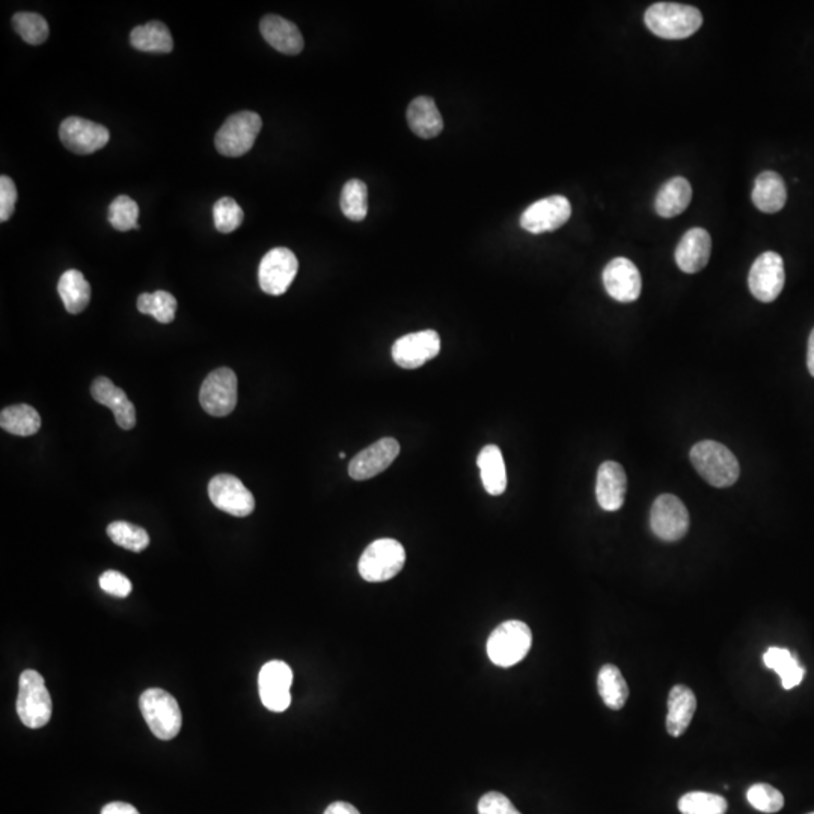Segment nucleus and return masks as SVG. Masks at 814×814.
Segmentation results:
<instances>
[{
  "mask_svg": "<svg viewBox=\"0 0 814 814\" xmlns=\"http://www.w3.org/2000/svg\"><path fill=\"white\" fill-rule=\"evenodd\" d=\"M692 465L695 471L710 484V486L724 489L733 486L741 475V466L735 454L715 441H701L692 447Z\"/></svg>",
  "mask_w": 814,
  "mask_h": 814,
  "instance_id": "nucleus-1",
  "label": "nucleus"
},
{
  "mask_svg": "<svg viewBox=\"0 0 814 814\" xmlns=\"http://www.w3.org/2000/svg\"><path fill=\"white\" fill-rule=\"evenodd\" d=\"M644 22L650 32L664 40H685L701 28L703 16L691 5L659 2L646 11Z\"/></svg>",
  "mask_w": 814,
  "mask_h": 814,
  "instance_id": "nucleus-2",
  "label": "nucleus"
},
{
  "mask_svg": "<svg viewBox=\"0 0 814 814\" xmlns=\"http://www.w3.org/2000/svg\"><path fill=\"white\" fill-rule=\"evenodd\" d=\"M142 717L156 738L171 741L177 738L183 724L178 701L165 689H147L139 698Z\"/></svg>",
  "mask_w": 814,
  "mask_h": 814,
  "instance_id": "nucleus-3",
  "label": "nucleus"
},
{
  "mask_svg": "<svg viewBox=\"0 0 814 814\" xmlns=\"http://www.w3.org/2000/svg\"><path fill=\"white\" fill-rule=\"evenodd\" d=\"M53 703L44 677L38 671L26 670L20 676L17 714L29 729H41L52 718Z\"/></svg>",
  "mask_w": 814,
  "mask_h": 814,
  "instance_id": "nucleus-4",
  "label": "nucleus"
},
{
  "mask_svg": "<svg viewBox=\"0 0 814 814\" xmlns=\"http://www.w3.org/2000/svg\"><path fill=\"white\" fill-rule=\"evenodd\" d=\"M533 634L530 626L519 620L502 623L487 640V655L498 667L519 664L530 652Z\"/></svg>",
  "mask_w": 814,
  "mask_h": 814,
  "instance_id": "nucleus-5",
  "label": "nucleus"
},
{
  "mask_svg": "<svg viewBox=\"0 0 814 814\" xmlns=\"http://www.w3.org/2000/svg\"><path fill=\"white\" fill-rule=\"evenodd\" d=\"M406 563L403 545L394 539H379L371 543L361 560L358 569L368 582H385L397 576Z\"/></svg>",
  "mask_w": 814,
  "mask_h": 814,
  "instance_id": "nucleus-6",
  "label": "nucleus"
},
{
  "mask_svg": "<svg viewBox=\"0 0 814 814\" xmlns=\"http://www.w3.org/2000/svg\"><path fill=\"white\" fill-rule=\"evenodd\" d=\"M263 121L260 115L251 111L231 115L224 126L216 133L215 145L219 154L227 157H240L254 147L260 135Z\"/></svg>",
  "mask_w": 814,
  "mask_h": 814,
  "instance_id": "nucleus-7",
  "label": "nucleus"
},
{
  "mask_svg": "<svg viewBox=\"0 0 814 814\" xmlns=\"http://www.w3.org/2000/svg\"><path fill=\"white\" fill-rule=\"evenodd\" d=\"M202 409L212 417H227L237 404V376L230 368L212 371L199 391Z\"/></svg>",
  "mask_w": 814,
  "mask_h": 814,
  "instance_id": "nucleus-8",
  "label": "nucleus"
},
{
  "mask_svg": "<svg viewBox=\"0 0 814 814\" xmlns=\"http://www.w3.org/2000/svg\"><path fill=\"white\" fill-rule=\"evenodd\" d=\"M650 528L664 542L683 539L689 530V513L685 504L671 493L658 496L650 512Z\"/></svg>",
  "mask_w": 814,
  "mask_h": 814,
  "instance_id": "nucleus-9",
  "label": "nucleus"
},
{
  "mask_svg": "<svg viewBox=\"0 0 814 814\" xmlns=\"http://www.w3.org/2000/svg\"><path fill=\"white\" fill-rule=\"evenodd\" d=\"M299 270L296 255L287 248H275L267 252L258 267L261 290L270 296H281L293 284Z\"/></svg>",
  "mask_w": 814,
  "mask_h": 814,
  "instance_id": "nucleus-10",
  "label": "nucleus"
},
{
  "mask_svg": "<svg viewBox=\"0 0 814 814\" xmlns=\"http://www.w3.org/2000/svg\"><path fill=\"white\" fill-rule=\"evenodd\" d=\"M209 498L222 512L246 518L255 510V498L240 478L230 474L216 475L209 483Z\"/></svg>",
  "mask_w": 814,
  "mask_h": 814,
  "instance_id": "nucleus-11",
  "label": "nucleus"
},
{
  "mask_svg": "<svg viewBox=\"0 0 814 814\" xmlns=\"http://www.w3.org/2000/svg\"><path fill=\"white\" fill-rule=\"evenodd\" d=\"M786 282L784 261L777 252H763L751 266L748 287L751 294L763 303H771L780 296Z\"/></svg>",
  "mask_w": 814,
  "mask_h": 814,
  "instance_id": "nucleus-12",
  "label": "nucleus"
},
{
  "mask_svg": "<svg viewBox=\"0 0 814 814\" xmlns=\"http://www.w3.org/2000/svg\"><path fill=\"white\" fill-rule=\"evenodd\" d=\"M59 138L68 151L79 154V156H86V154H92L105 148L111 139V133L105 126L94 123V121L70 117L62 121L61 127H59Z\"/></svg>",
  "mask_w": 814,
  "mask_h": 814,
  "instance_id": "nucleus-13",
  "label": "nucleus"
},
{
  "mask_svg": "<svg viewBox=\"0 0 814 814\" xmlns=\"http://www.w3.org/2000/svg\"><path fill=\"white\" fill-rule=\"evenodd\" d=\"M293 683V670L282 661H270L263 665L258 674V691L264 707L272 712H284L290 707V688Z\"/></svg>",
  "mask_w": 814,
  "mask_h": 814,
  "instance_id": "nucleus-14",
  "label": "nucleus"
},
{
  "mask_svg": "<svg viewBox=\"0 0 814 814\" xmlns=\"http://www.w3.org/2000/svg\"><path fill=\"white\" fill-rule=\"evenodd\" d=\"M572 216L569 199L561 195L549 196L534 202L522 213L521 227L531 234L549 233L563 227Z\"/></svg>",
  "mask_w": 814,
  "mask_h": 814,
  "instance_id": "nucleus-15",
  "label": "nucleus"
},
{
  "mask_svg": "<svg viewBox=\"0 0 814 814\" xmlns=\"http://www.w3.org/2000/svg\"><path fill=\"white\" fill-rule=\"evenodd\" d=\"M441 352L438 332L421 331L398 338L392 346V358L398 367L406 370L423 367Z\"/></svg>",
  "mask_w": 814,
  "mask_h": 814,
  "instance_id": "nucleus-16",
  "label": "nucleus"
},
{
  "mask_svg": "<svg viewBox=\"0 0 814 814\" xmlns=\"http://www.w3.org/2000/svg\"><path fill=\"white\" fill-rule=\"evenodd\" d=\"M400 454V444L394 438H383L374 442L353 457L349 465V475L356 481L370 480L389 468Z\"/></svg>",
  "mask_w": 814,
  "mask_h": 814,
  "instance_id": "nucleus-17",
  "label": "nucleus"
},
{
  "mask_svg": "<svg viewBox=\"0 0 814 814\" xmlns=\"http://www.w3.org/2000/svg\"><path fill=\"white\" fill-rule=\"evenodd\" d=\"M606 293L619 302H635L641 294V275L638 267L628 258H614L603 270Z\"/></svg>",
  "mask_w": 814,
  "mask_h": 814,
  "instance_id": "nucleus-18",
  "label": "nucleus"
},
{
  "mask_svg": "<svg viewBox=\"0 0 814 814\" xmlns=\"http://www.w3.org/2000/svg\"><path fill=\"white\" fill-rule=\"evenodd\" d=\"M628 478L620 463L605 462L597 471L596 498L605 512H617L623 507Z\"/></svg>",
  "mask_w": 814,
  "mask_h": 814,
  "instance_id": "nucleus-19",
  "label": "nucleus"
},
{
  "mask_svg": "<svg viewBox=\"0 0 814 814\" xmlns=\"http://www.w3.org/2000/svg\"><path fill=\"white\" fill-rule=\"evenodd\" d=\"M91 395L97 403L114 412L115 421L123 430L136 426V409L123 389L115 386L108 377H97L91 385Z\"/></svg>",
  "mask_w": 814,
  "mask_h": 814,
  "instance_id": "nucleus-20",
  "label": "nucleus"
},
{
  "mask_svg": "<svg viewBox=\"0 0 814 814\" xmlns=\"http://www.w3.org/2000/svg\"><path fill=\"white\" fill-rule=\"evenodd\" d=\"M712 252V240L703 228L686 231L676 249V263L685 273H698L707 266Z\"/></svg>",
  "mask_w": 814,
  "mask_h": 814,
  "instance_id": "nucleus-21",
  "label": "nucleus"
},
{
  "mask_svg": "<svg viewBox=\"0 0 814 814\" xmlns=\"http://www.w3.org/2000/svg\"><path fill=\"white\" fill-rule=\"evenodd\" d=\"M261 35L264 40L284 55H299L303 50V37L299 28L290 20L279 16H266L260 23Z\"/></svg>",
  "mask_w": 814,
  "mask_h": 814,
  "instance_id": "nucleus-22",
  "label": "nucleus"
},
{
  "mask_svg": "<svg viewBox=\"0 0 814 814\" xmlns=\"http://www.w3.org/2000/svg\"><path fill=\"white\" fill-rule=\"evenodd\" d=\"M697 710V698L694 691L685 685H676L668 695L667 732L673 738H679L691 726Z\"/></svg>",
  "mask_w": 814,
  "mask_h": 814,
  "instance_id": "nucleus-23",
  "label": "nucleus"
},
{
  "mask_svg": "<svg viewBox=\"0 0 814 814\" xmlns=\"http://www.w3.org/2000/svg\"><path fill=\"white\" fill-rule=\"evenodd\" d=\"M407 123L412 132L423 139L436 138L444 130L441 112L430 97H418L412 101L407 109Z\"/></svg>",
  "mask_w": 814,
  "mask_h": 814,
  "instance_id": "nucleus-24",
  "label": "nucleus"
},
{
  "mask_svg": "<svg viewBox=\"0 0 814 814\" xmlns=\"http://www.w3.org/2000/svg\"><path fill=\"white\" fill-rule=\"evenodd\" d=\"M751 198L760 212L774 215L783 210L786 206L787 190L781 175L772 171L762 172L754 181Z\"/></svg>",
  "mask_w": 814,
  "mask_h": 814,
  "instance_id": "nucleus-25",
  "label": "nucleus"
},
{
  "mask_svg": "<svg viewBox=\"0 0 814 814\" xmlns=\"http://www.w3.org/2000/svg\"><path fill=\"white\" fill-rule=\"evenodd\" d=\"M691 199V183L683 177L671 178L659 189L658 195H656V213L667 219L682 215L691 204Z\"/></svg>",
  "mask_w": 814,
  "mask_h": 814,
  "instance_id": "nucleus-26",
  "label": "nucleus"
},
{
  "mask_svg": "<svg viewBox=\"0 0 814 814\" xmlns=\"http://www.w3.org/2000/svg\"><path fill=\"white\" fill-rule=\"evenodd\" d=\"M477 465L486 492L493 496L502 495L507 489V472L499 447L496 445L484 447L478 454Z\"/></svg>",
  "mask_w": 814,
  "mask_h": 814,
  "instance_id": "nucleus-27",
  "label": "nucleus"
},
{
  "mask_svg": "<svg viewBox=\"0 0 814 814\" xmlns=\"http://www.w3.org/2000/svg\"><path fill=\"white\" fill-rule=\"evenodd\" d=\"M58 293L70 314H80L91 302V285L79 270H67L58 282Z\"/></svg>",
  "mask_w": 814,
  "mask_h": 814,
  "instance_id": "nucleus-28",
  "label": "nucleus"
},
{
  "mask_svg": "<svg viewBox=\"0 0 814 814\" xmlns=\"http://www.w3.org/2000/svg\"><path fill=\"white\" fill-rule=\"evenodd\" d=\"M130 44L136 50L147 53H169L174 49V40L168 26L157 20L136 26L130 34Z\"/></svg>",
  "mask_w": 814,
  "mask_h": 814,
  "instance_id": "nucleus-29",
  "label": "nucleus"
},
{
  "mask_svg": "<svg viewBox=\"0 0 814 814\" xmlns=\"http://www.w3.org/2000/svg\"><path fill=\"white\" fill-rule=\"evenodd\" d=\"M597 689L603 703L609 709L620 710L625 707L629 698V686L623 677L622 671L613 664H606L600 668L597 676Z\"/></svg>",
  "mask_w": 814,
  "mask_h": 814,
  "instance_id": "nucleus-30",
  "label": "nucleus"
},
{
  "mask_svg": "<svg viewBox=\"0 0 814 814\" xmlns=\"http://www.w3.org/2000/svg\"><path fill=\"white\" fill-rule=\"evenodd\" d=\"M0 427L16 436L37 435L41 429V417L29 404L5 407L0 414Z\"/></svg>",
  "mask_w": 814,
  "mask_h": 814,
  "instance_id": "nucleus-31",
  "label": "nucleus"
},
{
  "mask_svg": "<svg viewBox=\"0 0 814 814\" xmlns=\"http://www.w3.org/2000/svg\"><path fill=\"white\" fill-rule=\"evenodd\" d=\"M340 206L341 212L350 221H364L368 213L367 184L358 178L347 181L341 192Z\"/></svg>",
  "mask_w": 814,
  "mask_h": 814,
  "instance_id": "nucleus-32",
  "label": "nucleus"
},
{
  "mask_svg": "<svg viewBox=\"0 0 814 814\" xmlns=\"http://www.w3.org/2000/svg\"><path fill=\"white\" fill-rule=\"evenodd\" d=\"M139 313L153 316L154 319L163 325H168L175 319L177 313V299L168 291H154V293H142L138 297Z\"/></svg>",
  "mask_w": 814,
  "mask_h": 814,
  "instance_id": "nucleus-33",
  "label": "nucleus"
},
{
  "mask_svg": "<svg viewBox=\"0 0 814 814\" xmlns=\"http://www.w3.org/2000/svg\"><path fill=\"white\" fill-rule=\"evenodd\" d=\"M727 808L726 798L715 793L689 792L679 799L682 814H726Z\"/></svg>",
  "mask_w": 814,
  "mask_h": 814,
  "instance_id": "nucleus-34",
  "label": "nucleus"
},
{
  "mask_svg": "<svg viewBox=\"0 0 814 814\" xmlns=\"http://www.w3.org/2000/svg\"><path fill=\"white\" fill-rule=\"evenodd\" d=\"M108 536L115 545L132 552H142L150 545V536L144 528L136 527L129 522H112L108 527Z\"/></svg>",
  "mask_w": 814,
  "mask_h": 814,
  "instance_id": "nucleus-35",
  "label": "nucleus"
},
{
  "mask_svg": "<svg viewBox=\"0 0 814 814\" xmlns=\"http://www.w3.org/2000/svg\"><path fill=\"white\" fill-rule=\"evenodd\" d=\"M14 29L31 46H40L49 38V25L40 14L17 13L13 17Z\"/></svg>",
  "mask_w": 814,
  "mask_h": 814,
  "instance_id": "nucleus-36",
  "label": "nucleus"
},
{
  "mask_svg": "<svg viewBox=\"0 0 814 814\" xmlns=\"http://www.w3.org/2000/svg\"><path fill=\"white\" fill-rule=\"evenodd\" d=\"M139 207L130 196L121 195L109 206L108 219L117 231L138 230Z\"/></svg>",
  "mask_w": 814,
  "mask_h": 814,
  "instance_id": "nucleus-37",
  "label": "nucleus"
},
{
  "mask_svg": "<svg viewBox=\"0 0 814 814\" xmlns=\"http://www.w3.org/2000/svg\"><path fill=\"white\" fill-rule=\"evenodd\" d=\"M213 219H215V227L219 233L230 234L242 225L245 213L237 204L236 199L224 196V198L218 199L213 206Z\"/></svg>",
  "mask_w": 814,
  "mask_h": 814,
  "instance_id": "nucleus-38",
  "label": "nucleus"
},
{
  "mask_svg": "<svg viewBox=\"0 0 814 814\" xmlns=\"http://www.w3.org/2000/svg\"><path fill=\"white\" fill-rule=\"evenodd\" d=\"M747 799L757 811H762V813H778L784 807L783 793L765 783L753 784L748 789Z\"/></svg>",
  "mask_w": 814,
  "mask_h": 814,
  "instance_id": "nucleus-39",
  "label": "nucleus"
},
{
  "mask_svg": "<svg viewBox=\"0 0 814 814\" xmlns=\"http://www.w3.org/2000/svg\"><path fill=\"white\" fill-rule=\"evenodd\" d=\"M765 665L771 670L777 671L778 676H786L790 671L799 667L798 659L793 656L787 649H780V647H771L768 652L763 655Z\"/></svg>",
  "mask_w": 814,
  "mask_h": 814,
  "instance_id": "nucleus-40",
  "label": "nucleus"
},
{
  "mask_svg": "<svg viewBox=\"0 0 814 814\" xmlns=\"http://www.w3.org/2000/svg\"><path fill=\"white\" fill-rule=\"evenodd\" d=\"M478 814H522L513 802L498 792H489L478 802Z\"/></svg>",
  "mask_w": 814,
  "mask_h": 814,
  "instance_id": "nucleus-41",
  "label": "nucleus"
},
{
  "mask_svg": "<svg viewBox=\"0 0 814 814\" xmlns=\"http://www.w3.org/2000/svg\"><path fill=\"white\" fill-rule=\"evenodd\" d=\"M98 582H100L101 590L111 594V596L120 597V599L130 596V593H132V582L117 570H108V572L103 573Z\"/></svg>",
  "mask_w": 814,
  "mask_h": 814,
  "instance_id": "nucleus-42",
  "label": "nucleus"
},
{
  "mask_svg": "<svg viewBox=\"0 0 814 814\" xmlns=\"http://www.w3.org/2000/svg\"><path fill=\"white\" fill-rule=\"evenodd\" d=\"M16 202V183L7 175H2L0 177V221L7 222L13 216Z\"/></svg>",
  "mask_w": 814,
  "mask_h": 814,
  "instance_id": "nucleus-43",
  "label": "nucleus"
},
{
  "mask_svg": "<svg viewBox=\"0 0 814 814\" xmlns=\"http://www.w3.org/2000/svg\"><path fill=\"white\" fill-rule=\"evenodd\" d=\"M101 814H139V811L126 802H111L103 807Z\"/></svg>",
  "mask_w": 814,
  "mask_h": 814,
  "instance_id": "nucleus-44",
  "label": "nucleus"
},
{
  "mask_svg": "<svg viewBox=\"0 0 814 814\" xmlns=\"http://www.w3.org/2000/svg\"><path fill=\"white\" fill-rule=\"evenodd\" d=\"M325 814H361L358 808L353 807L349 802L338 801L326 808Z\"/></svg>",
  "mask_w": 814,
  "mask_h": 814,
  "instance_id": "nucleus-45",
  "label": "nucleus"
},
{
  "mask_svg": "<svg viewBox=\"0 0 814 814\" xmlns=\"http://www.w3.org/2000/svg\"><path fill=\"white\" fill-rule=\"evenodd\" d=\"M807 367L811 376L814 377V329L808 338Z\"/></svg>",
  "mask_w": 814,
  "mask_h": 814,
  "instance_id": "nucleus-46",
  "label": "nucleus"
},
{
  "mask_svg": "<svg viewBox=\"0 0 814 814\" xmlns=\"http://www.w3.org/2000/svg\"><path fill=\"white\" fill-rule=\"evenodd\" d=\"M346 457V453H340V459H344Z\"/></svg>",
  "mask_w": 814,
  "mask_h": 814,
  "instance_id": "nucleus-47",
  "label": "nucleus"
},
{
  "mask_svg": "<svg viewBox=\"0 0 814 814\" xmlns=\"http://www.w3.org/2000/svg\"><path fill=\"white\" fill-rule=\"evenodd\" d=\"M810 814H814V813H810Z\"/></svg>",
  "mask_w": 814,
  "mask_h": 814,
  "instance_id": "nucleus-48",
  "label": "nucleus"
}]
</instances>
